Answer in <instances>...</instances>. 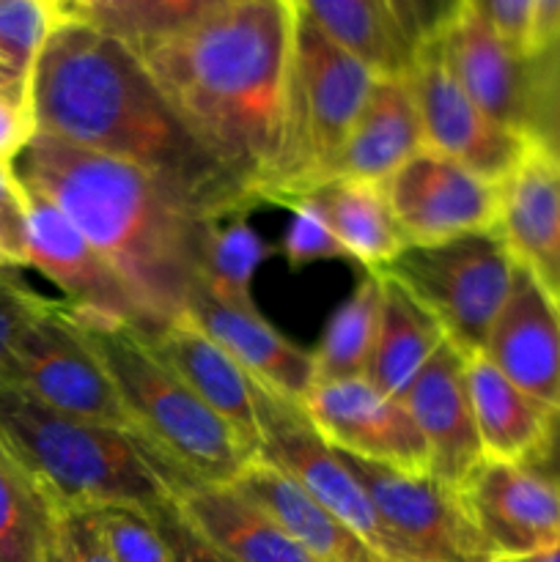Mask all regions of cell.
Wrapping results in <instances>:
<instances>
[{"label":"cell","instance_id":"277c9868","mask_svg":"<svg viewBox=\"0 0 560 562\" xmlns=\"http://www.w3.org/2000/svg\"><path fill=\"white\" fill-rule=\"evenodd\" d=\"M0 453L55 514L170 499L159 461L132 431L64 415L0 384Z\"/></svg>","mask_w":560,"mask_h":562},{"label":"cell","instance_id":"8fae6325","mask_svg":"<svg viewBox=\"0 0 560 562\" xmlns=\"http://www.w3.org/2000/svg\"><path fill=\"white\" fill-rule=\"evenodd\" d=\"M417 115L423 126V143L432 151L464 165L481 179L503 184L511 170L525 159L527 140L489 119L445 66L437 42L415 49L412 69L406 71Z\"/></svg>","mask_w":560,"mask_h":562},{"label":"cell","instance_id":"d6986e66","mask_svg":"<svg viewBox=\"0 0 560 562\" xmlns=\"http://www.w3.org/2000/svg\"><path fill=\"white\" fill-rule=\"evenodd\" d=\"M187 318H192L209 338L217 340L253 382L283 398L305 404L307 393L316 384L313 351L291 344L258 313V307L247 311L225 305L198 285L187 305Z\"/></svg>","mask_w":560,"mask_h":562},{"label":"cell","instance_id":"f1b7e54d","mask_svg":"<svg viewBox=\"0 0 560 562\" xmlns=\"http://www.w3.org/2000/svg\"><path fill=\"white\" fill-rule=\"evenodd\" d=\"M379 305H382V274L366 272L355 291L335 307L313 351L316 384L366 376L377 340Z\"/></svg>","mask_w":560,"mask_h":562},{"label":"cell","instance_id":"8992f818","mask_svg":"<svg viewBox=\"0 0 560 562\" xmlns=\"http://www.w3.org/2000/svg\"><path fill=\"white\" fill-rule=\"evenodd\" d=\"M377 80L362 60L296 14L285 151L264 203L285 206L322 184Z\"/></svg>","mask_w":560,"mask_h":562},{"label":"cell","instance_id":"c3c4849f","mask_svg":"<svg viewBox=\"0 0 560 562\" xmlns=\"http://www.w3.org/2000/svg\"><path fill=\"white\" fill-rule=\"evenodd\" d=\"M0 93H27V77H22L11 66L0 64Z\"/></svg>","mask_w":560,"mask_h":562},{"label":"cell","instance_id":"30bf717a","mask_svg":"<svg viewBox=\"0 0 560 562\" xmlns=\"http://www.w3.org/2000/svg\"><path fill=\"white\" fill-rule=\"evenodd\" d=\"M340 453V450H338ZM344 456L410 562H492L494 554L472 525L461 494L432 475Z\"/></svg>","mask_w":560,"mask_h":562},{"label":"cell","instance_id":"7dc6e473","mask_svg":"<svg viewBox=\"0 0 560 562\" xmlns=\"http://www.w3.org/2000/svg\"><path fill=\"white\" fill-rule=\"evenodd\" d=\"M58 20H82L86 22L104 0H49Z\"/></svg>","mask_w":560,"mask_h":562},{"label":"cell","instance_id":"2e32d148","mask_svg":"<svg viewBox=\"0 0 560 562\" xmlns=\"http://www.w3.org/2000/svg\"><path fill=\"white\" fill-rule=\"evenodd\" d=\"M404 406L426 439L432 477L459 492L486 453L467 395L464 355L450 340L434 351L404 395Z\"/></svg>","mask_w":560,"mask_h":562},{"label":"cell","instance_id":"5b68a950","mask_svg":"<svg viewBox=\"0 0 560 562\" xmlns=\"http://www.w3.org/2000/svg\"><path fill=\"white\" fill-rule=\"evenodd\" d=\"M75 322L113 379L132 434L168 470L170 497L190 483H234L256 459L234 428L159 360L143 329L80 316Z\"/></svg>","mask_w":560,"mask_h":562},{"label":"cell","instance_id":"8d00e7d4","mask_svg":"<svg viewBox=\"0 0 560 562\" xmlns=\"http://www.w3.org/2000/svg\"><path fill=\"white\" fill-rule=\"evenodd\" d=\"M0 263L27 267V190L14 165L0 162Z\"/></svg>","mask_w":560,"mask_h":562},{"label":"cell","instance_id":"d6a6232c","mask_svg":"<svg viewBox=\"0 0 560 562\" xmlns=\"http://www.w3.org/2000/svg\"><path fill=\"white\" fill-rule=\"evenodd\" d=\"M522 135L527 146L560 165V42L527 55Z\"/></svg>","mask_w":560,"mask_h":562},{"label":"cell","instance_id":"b9f144b4","mask_svg":"<svg viewBox=\"0 0 560 562\" xmlns=\"http://www.w3.org/2000/svg\"><path fill=\"white\" fill-rule=\"evenodd\" d=\"M511 47L527 55L536 0H467Z\"/></svg>","mask_w":560,"mask_h":562},{"label":"cell","instance_id":"7a4b0ae2","mask_svg":"<svg viewBox=\"0 0 560 562\" xmlns=\"http://www.w3.org/2000/svg\"><path fill=\"white\" fill-rule=\"evenodd\" d=\"M294 22L291 0H234L137 53L181 124L256 206L285 151Z\"/></svg>","mask_w":560,"mask_h":562},{"label":"cell","instance_id":"e575fe53","mask_svg":"<svg viewBox=\"0 0 560 562\" xmlns=\"http://www.w3.org/2000/svg\"><path fill=\"white\" fill-rule=\"evenodd\" d=\"M91 516L115 562H170L168 547L148 510L132 505H104L91 510Z\"/></svg>","mask_w":560,"mask_h":562},{"label":"cell","instance_id":"bcb514c9","mask_svg":"<svg viewBox=\"0 0 560 562\" xmlns=\"http://www.w3.org/2000/svg\"><path fill=\"white\" fill-rule=\"evenodd\" d=\"M42 562H75L71 560L69 543H66V538H64V530H60L58 514L53 516V527H49L47 543H44Z\"/></svg>","mask_w":560,"mask_h":562},{"label":"cell","instance_id":"681fc988","mask_svg":"<svg viewBox=\"0 0 560 562\" xmlns=\"http://www.w3.org/2000/svg\"><path fill=\"white\" fill-rule=\"evenodd\" d=\"M492 562H560V541L538 549V552L522 554V558H494Z\"/></svg>","mask_w":560,"mask_h":562},{"label":"cell","instance_id":"3957f363","mask_svg":"<svg viewBox=\"0 0 560 562\" xmlns=\"http://www.w3.org/2000/svg\"><path fill=\"white\" fill-rule=\"evenodd\" d=\"M27 190L60 209L119 274L143 333L187 316L212 220L135 165L36 135L14 162Z\"/></svg>","mask_w":560,"mask_h":562},{"label":"cell","instance_id":"f546056e","mask_svg":"<svg viewBox=\"0 0 560 562\" xmlns=\"http://www.w3.org/2000/svg\"><path fill=\"white\" fill-rule=\"evenodd\" d=\"M275 247L250 228L245 214L214 223L209 228L201 261V289L214 300L253 311V280Z\"/></svg>","mask_w":560,"mask_h":562},{"label":"cell","instance_id":"7c38bea8","mask_svg":"<svg viewBox=\"0 0 560 562\" xmlns=\"http://www.w3.org/2000/svg\"><path fill=\"white\" fill-rule=\"evenodd\" d=\"M379 187L410 245H437L497 228L500 184L432 148L412 154Z\"/></svg>","mask_w":560,"mask_h":562},{"label":"cell","instance_id":"44dd1931","mask_svg":"<svg viewBox=\"0 0 560 562\" xmlns=\"http://www.w3.org/2000/svg\"><path fill=\"white\" fill-rule=\"evenodd\" d=\"M159 360L223 417L253 456L258 453L256 382L236 366L234 357L209 338L192 318H176L163 329L146 333Z\"/></svg>","mask_w":560,"mask_h":562},{"label":"cell","instance_id":"cb8c5ba5","mask_svg":"<svg viewBox=\"0 0 560 562\" xmlns=\"http://www.w3.org/2000/svg\"><path fill=\"white\" fill-rule=\"evenodd\" d=\"M173 503L203 538L234 562H316L278 521L231 483H190Z\"/></svg>","mask_w":560,"mask_h":562},{"label":"cell","instance_id":"f6af8a7d","mask_svg":"<svg viewBox=\"0 0 560 562\" xmlns=\"http://www.w3.org/2000/svg\"><path fill=\"white\" fill-rule=\"evenodd\" d=\"M558 42H560V0H536V5H533V27H530V47H527V55Z\"/></svg>","mask_w":560,"mask_h":562},{"label":"cell","instance_id":"1f68e13d","mask_svg":"<svg viewBox=\"0 0 560 562\" xmlns=\"http://www.w3.org/2000/svg\"><path fill=\"white\" fill-rule=\"evenodd\" d=\"M55 510L0 453V562H42Z\"/></svg>","mask_w":560,"mask_h":562},{"label":"cell","instance_id":"7402d4cb","mask_svg":"<svg viewBox=\"0 0 560 562\" xmlns=\"http://www.w3.org/2000/svg\"><path fill=\"white\" fill-rule=\"evenodd\" d=\"M421 148H426V143L410 80L406 75L379 77L324 181L355 179L382 184Z\"/></svg>","mask_w":560,"mask_h":562},{"label":"cell","instance_id":"4316f807","mask_svg":"<svg viewBox=\"0 0 560 562\" xmlns=\"http://www.w3.org/2000/svg\"><path fill=\"white\" fill-rule=\"evenodd\" d=\"M379 274V272H377ZM445 333L426 307L393 278L382 274V305L366 379L395 401H404L415 379L445 344Z\"/></svg>","mask_w":560,"mask_h":562},{"label":"cell","instance_id":"d590c367","mask_svg":"<svg viewBox=\"0 0 560 562\" xmlns=\"http://www.w3.org/2000/svg\"><path fill=\"white\" fill-rule=\"evenodd\" d=\"M289 209L294 212V217H291L289 228H285L280 250H283V258L289 261L291 269L311 267V263L318 261H338V258L340 261L344 258L349 261L340 241L335 239L327 223L311 206H305V203H291Z\"/></svg>","mask_w":560,"mask_h":562},{"label":"cell","instance_id":"6da1fadb","mask_svg":"<svg viewBox=\"0 0 560 562\" xmlns=\"http://www.w3.org/2000/svg\"><path fill=\"white\" fill-rule=\"evenodd\" d=\"M27 93L36 135L135 165L212 223L256 206L181 124L141 55L91 22L60 20L53 27Z\"/></svg>","mask_w":560,"mask_h":562},{"label":"cell","instance_id":"9c48e42d","mask_svg":"<svg viewBox=\"0 0 560 562\" xmlns=\"http://www.w3.org/2000/svg\"><path fill=\"white\" fill-rule=\"evenodd\" d=\"M0 384L64 415L132 431L124 404L66 302H49L0 368Z\"/></svg>","mask_w":560,"mask_h":562},{"label":"cell","instance_id":"5bb4252c","mask_svg":"<svg viewBox=\"0 0 560 562\" xmlns=\"http://www.w3.org/2000/svg\"><path fill=\"white\" fill-rule=\"evenodd\" d=\"M27 267L64 291L75 316L143 329L141 313L119 274L80 228L36 190H27Z\"/></svg>","mask_w":560,"mask_h":562},{"label":"cell","instance_id":"60d3db41","mask_svg":"<svg viewBox=\"0 0 560 562\" xmlns=\"http://www.w3.org/2000/svg\"><path fill=\"white\" fill-rule=\"evenodd\" d=\"M36 137L31 93H0V162L14 165Z\"/></svg>","mask_w":560,"mask_h":562},{"label":"cell","instance_id":"603a6c76","mask_svg":"<svg viewBox=\"0 0 560 562\" xmlns=\"http://www.w3.org/2000/svg\"><path fill=\"white\" fill-rule=\"evenodd\" d=\"M231 486L239 488L247 499L267 510L278 521L280 530L291 541L300 543L316 562H384L351 527H346L338 516L318 505L285 472L258 456Z\"/></svg>","mask_w":560,"mask_h":562},{"label":"cell","instance_id":"9a60e30c","mask_svg":"<svg viewBox=\"0 0 560 562\" xmlns=\"http://www.w3.org/2000/svg\"><path fill=\"white\" fill-rule=\"evenodd\" d=\"M459 494L494 558H522L560 541V488L527 464L483 459Z\"/></svg>","mask_w":560,"mask_h":562},{"label":"cell","instance_id":"d4e9b609","mask_svg":"<svg viewBox=\"0 0 560 562\" xmlns=\"http://www.w3.org/2000/svg\"><path fill=\"white\" fill-rule=\"evenodd\" d=\"M291 203H305L327 223L349 261L366 272H384L410 241L401 234L382 187L371 181L327 179L296 195Z\"/></svg>","mask_w":560,"mask_h":562},{"label":"cell","instance_id":"ffe728a7","mask_svg":"<svg viewBox=\"0 0 560 562\" xmlns=\"http://www.w3.org/2000/svg\"><path fill=\"white\" fill-rule=\"evenodd\" d=\"M497 234L511 256L560 305V165L527 148L500 184Z\"/></svg>","mask_w":560,"mask_h":562},{"label":"cell","instance_id":"836d02e7","mask_svg":"<svg viewBox=\"0 0 560 562\" xmlns=\"http://www.w3.org/2000/svg\"><path fill=\"white\" fill-rule=\"evenodd\" d=\"M58 22L49 0H0V64L31 80L33 64Z\"/></svg>","mask_w":560,"mask_h":562},{"label":"cell","instance_id":"4dcf8cb0","mask_svg":"<svg viewBox=\"0 0 560 562\" xmlns=\"http://www.w3.org/2000/svg\"><path fill=\"white\" fill-rule=\"evenodd\" d=\"M228 3L234 0H104L86 22L113 33L141 53Z\"/></svg>","mask_w":560,"mask_h":562},{"label":"cell","instance_id":"f35d334b","mask_svg":"<svg viewBox=\"0 0 560 562\" xmlns=\"http://www.w3.org/2000/svg\"><path fill=\"white\" fill-rule=\"evenodd\" d=\"M148 514H152L154 525H157L159 536H163L165 547H168L170 562H234L190 525V519L181 514L173 497L165 505H159V508L148 510Z\"/></svg>","mask_w":560,"mask_h":562},{"label":"cell","instance_id":"52a82bcc","mask_svg":"<svg viewBox=\"0 0 560 562\" xmlns=\"http://www.w3.org/2000/svg\"><path fill=\"white\" fill-rule=\"evenodd\" d=\"M404 285L464 357L483 351L511 294L516 261L494 231L406 245L384 272Z\"/></svg>","mask_w":560,"mask_h":562},{"label":"cell","instance_id":"83f0119b","mask_svg":"<svg viewBox=\"0 0 560 562\" xmlns=\"http://www.w3.org/2000/svg\"><path fill=\"white\" fill-rule=\"evenodd\" d=\"M296 14L379 77H404L415 60L388 0H291Z\"/></svg>","mask_w":560,"mask_h":562},{"label":"cell","instance_id":"ba28073f","mask_svg":"<svg viewBox=\"0 0 560 562\" xmlns=\"http://www.w3.org/2000/svg\"><path fill=\"white\" fill-rule=\"evenodd\" d=\"M256 415L258 459L285 472L318 505L351 527L384 562H410L344 456L313 426L305 406L256 384Z\"/></svg>","mask_w":560,"mask_h":562},{"label":"cell","instance_id":"ab89813d","mask_svg":"<svg viewBox=\"0 0 560 562\" xmlns=\"http://www.w3.org/2000/svg\"><path fill=\"white\" fill-rule=\"evenodd\" d=\"M461 3L464 0H388L395 22L415 49L434 42L450 25Z\"/></svg>","mask_w":560,"mask_h":562},{"label":"cell","instance_id":"ac0fdd59","mask_svg":"<svg viewBox=\"0 0 560 562\" xmlns=\"http://www.w3.org/2000/svg\"><path fill=\"white\" fill-rule=\"evenodd\" d=\"M434 42L461 91L489 119L522 135L525 130L527 55L511 47L467 0Z\"/></svg>","mask_w":560,"mask_h":562},{"label":"cell","instance_id":"484cf974","mask_svg":"<svg viewBox=\"0 0 560 562\" xmlns=\"http://www.w3.org/2000/svg\"><path fill=\"white\" fill-rule=\"evenodd\" d=\"M464 379L486 459L527 464L541 448L549 406L516 387L483 351L464 357Z\"/></svg>","mask_w":560,"mask_h":562},{"label":"cell","instance_id":"e0dca14e","mask_svg":"<svg viewBox=\"0 0 560 562\" xmlns=\"http://www.w3.org/2000/svg\"><path fill=\"white\" fill-rule=\"evenodd\" d=\"M483 355L538 404H560V305L519 263Z\"/></svg>","mask_w":560,"mask_h":562},{"label":"cell","instance_id":"7bdbcfd3","mask_svg":"<svg viewBox=\"0 0 560 562\" xmlns=\"http://www.w3.org/2000/svg\"><path fill=\"white\" fill-rule=\"evenodd\" d=\"M60 530H64L66 543H69L71 560L75 562H115L113 554L104 547L102 536L97 530L91 510H69L58 514Z\"/></svg>","mask_w":560,"mask_h":562},{"label":"cell","instance_id":"ee69618b","mask_svg":"<svg viewBox=\"0 0 560 562\" xmlns=\"http://www.w3.org/2000/svg\"><path fill=\"white\" fill-rule=\"evenodd\" d=\"M530 470H536L538 475L547 477L549 483L560 488V404L555 409H549L547 431H544L541 448L536 450L530 461H527Z\"/></svg>","mask_w":560,"mask_h":562},{"label":"cell","instance_id":"74e56055","mask_svg":"<svg viewBox=\"0 0 560 562\" xmlns=\"http://www.w3.org/2000/svg\"><path fill=\"white\" fill-rule=\"evenodd\" d=\"M47 296L36 294L27 283H22L16 269L0 263V368L9 360L11 349L33 324L49 307Z\"/></svg>","mask_w":560,"mask_h":562},{"label":"cell","instance_id":"4fadbf2b","mask_svg":"<svg viewBox=\"0 0 560 562\" xmlns=\"http://www.w3.org/2000/svg\"><path fill=\"white\" fill-rule=\"evenodd\" d=\"M302 406L340 453L410 475H432L426 439L404 401L379 393L366 376L316 384Z\"/></svg>","mask_w":560,"mask_h":562}]
</instances>
